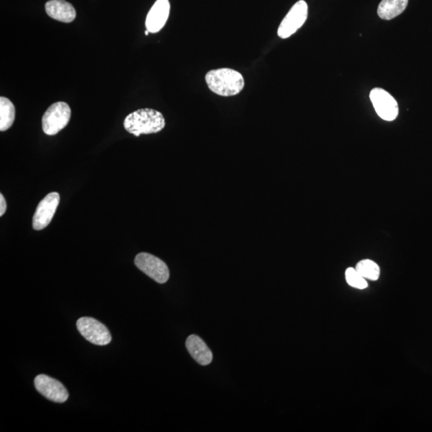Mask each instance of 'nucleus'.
Masks as SVG:
<instances>
[{
  "instance_id": "2",
  "label": "nucleus",
  "mask_w": 432,
  "mask_h": 432,
  "mask_svg": "<svg viewBox=\"0 0 432 432\" xmlns=\"http://www.w3.org/2000/svg\"><path fill=\"white\" fill-rule=\"evenodd\" d=\"M124 128L135 137L155 134L165 128V119L161 113L152 109H139L129 114L124 122Z\"/></svg>"
},
{
  "instance_id": "17",
  "label": "nucleus",
  "mask_w": 432,
  "mask_h": 432,
  "mask_svg": "<svg viewBox=\"0 0 432 432\" xmlns=\"http://www.w3.org/2000/svg\"><path fill=\"white\" fill-rule=\"evenodd\" d=\"M7 210V203L5 201L3 196L0 195V216H3L4 213L6 212Z\"/></svg>"
},
{
  "instance_id": "15",
  "label": "nucleus",
  "mask_w": 432,
  "mask_h": 432,
  "mask_svg": "<svg viewBox=\"0 0 432 432\" xmlns=\"http://www.w3.org/2000/svg\"><path fill=\"white\" fill-rule=\"evenodd\" d=\"M355 269L365 279L376 281L380 278V266L371 260H363L359 262Z\"/></svg>"
},
{
  "instance_id": "4",
  "label": "nucleus",
  "mask_w": 432,
  "mask_h": 432,
  "mask_svg": "<svg viewBox=\"0 0 432 432\" xmlns=\"http://www.w3.org/2000/svg\"><path fill=\"white\" fill-rule=\"evenodd\" d=\"M76 326L82 337L95 345H108L111 341L109 329L98 320L91 317H82L77 320Z\"/></svg>"
},
{
  "instance_id": "11",
  "label": "nucleus",
  "mask_w": 432,
  "mask_h": 432,
  "mask_svg": "<svg viewBox=\"0 0 432 432\" xmlns=\"http://www.w3.org/2000/svg\"><path fill=\"white\" fill-rule=\"evenodd\" d=\"M45 9L48 16L60 22L71 23L76 17V9L65 0H50Z\"/></svg>"
},
{
  "instance_id": "5",
  "label": "nucleus",
  "mask_w": 432,
  "mask_h": 432,
  "mask_svg": "<svg viewBox=\"0 0 432 432\" xmlns=\"http://www.w3.org/2000/svg\"><path fill=\"white\" fill-rule=\"evenodd\" d=\"M135 264L155 282L162 284L169 280L168 266L157 256L142 252L135 256Z\"/></svg>"
},
{
  "instance_id": "14",
  "label": "nucleus",
  "mask_w": 432,
  "mask_h": 432,
  "mask_svg": "<svg viewBox=\"0 0 432 432\" xmlns=\"http://www.w3.org/2000/svg\"><path fill=\"white\" fill-rule=\"evenodd\" d=\"M16 109L12 102L5 97L0 98V130L5 132L14 124Z\"/></svg>"
},
{
  "instance_id": "9",
  "label": "nucleus",
  "mask_w": 432,
  "mask_h": 432,
  "mask_svg": "<svg viewBox=\"0 0 432 432\" xmlns=\"http://www.w3.org/2000/svg\"><path fill=\"white\" fill-rule=\"evenodd\" d=\"M38 393L47 400L55 402H65L69 399V394L67 388L60 381L46 375H38L34 380Z\"/></svg>"
},
{
  "instance_id": "18",
  "label": "nucleus",
  "mask_w": 432,
  "mask_h": 432,
  "mask_svg": "<svg viewBox=\"0 0 432 432\" xmlns=\"http://www.w3.org/2000/svg\"><path fill=\"white\" fill-rule=\"evenodd\" d=\"M148 34H149V32L148 30L145 32V35L146 36H148Z\"/></svg>"
},
{
  "instance_id": "1",
  "label": "nucleus",
  "mask_w": 432,
  "mask_h": 432,
  "mask_svg": "<svg viewBox=\"0 0 432 432\" xmlns=\"http://www.w3.org/2000/svg\"><path fill=\"white\" fill-rule=\"evenodd\" d=\"M205 80L213 93L225 97L240 94L245 85L244 76L241 73L231 69L208 71Z\"/></svg>"
},
{
  "instance_id": "3",
  "label": "nucleus",
  "mask_w": 432,
  "mask_h": 432,
  "mask_svg": "<svg viewBox=\"0 0 432 432\" xmlns=\"http://www.w3.org/2000/svg\"><path fill=\"white\" fill-rule=\"evenodd\" d=\"M71 111L65 102H57L48 108L43 116L42 127L43 133L48 135H55L69 124Z\"/></svg>"
},
{
  "instance_id": "10",
  "label": "nucleus",
  "mask_w": 432,
  "mask_h": 432,
  "mask_svg": "<svg viewBox=\"0 0 432 432\" xmlns=\"http://www.w3.org/2000/svg\"><path fill=\"white\" fill-rule=\"evenodd\" d=\"M171 5L168 0H157L150 8L146 19V28L150 33H157L166 24Z\"/></svg>"
},
{
  "instance_id": "8",
  "label": "nucleus",
  "mask_w": 432,
  "mask_h": 432,
  "mask_svg": "<svg viewBox=\"0 0 432 432\" xmlns=\"http://www.w3.org/2000/svg\"><path fill=\"white\" fill-rule=\"evenodd\" d=\"M60 201V194L52 192L38 203L33 217V228L36 231L45 229L50 225Z\"/></svg>"
},
{
  "instance_id": "12",
  "label": "nucleus",
  "mask_w": 432,
  "mask_h": 432,
  "mask_svg": "<svg viewBox=\"0 0 432 432\" xmlns=\"http://www.w3.org/2000/svg\"><path fill=\"white\" fill-rule=\"evenodd\" d=\"M186 348L194 360L201 365L207 366L212 363V353L201 337L191 334L187 339Z\"/></svg>"
},
{
  "instance_id": "6",
  "label": "nucleus",
  "mask_w": 432,
  "mask_h": 432,
  "mask_svg": "<svg viewBox=\"0 0 432 432\" xmlns=\"http://www.w3.org/2000/svg\"><path fill=\"white\" fill-rule=\"evenodd\" d=\"M308 7L304 0H299L291 8L287 16L281 22L278 29V36L281 38H288L302 27L307 21Z\"/></svg>"
},
{
  "instance_id": "13",
  "label": "nucleus",
  "mask_w": 432,
  "mask_h": 432,
  "mask_svg": "<svg viewBox=\"0 0 432 432\" xmlns=\"http://www.w3.org/2000/svg\"><path fill=\"white\" fill-rule=\"evenodd\" d=\"M407 4L409 0H382L378 8V16L391 21L404 12Z\"/></svg>"
},
{
  "instance_id": "16",
  "label": "nucleus",
  "mask_w": 432,
  "mask_h": 432,
  "mask_svg": "<svg viewBox=\"0 0 432 432\" xmlns=\"http://www.w3.org/2000/svg\"><path fill=\"white\" fill-rule=\"evenodd\" d=\"M345 277L347 283L352 288L357 289H365L367 288L366 279L358 273L356 269L348 268L346 270Z\"/></svg>"
},
{
  "instance_id": "7",
  "label": "nucleus",
  "mask_w": 432,
  "mask_h": 432,
  "mask_svg": "<svg viewBox=\"0 0 432 432\" xmlns=\"http://www.w3.org/2000/svg\"><path fill=\"white\" fill-rule=\"evenodd\" d=\"M370 99L376 113L381 119L393 121L399 115V106L396 100L381 89H374L370 93Z\"/></svg>"
}]
</instances>
